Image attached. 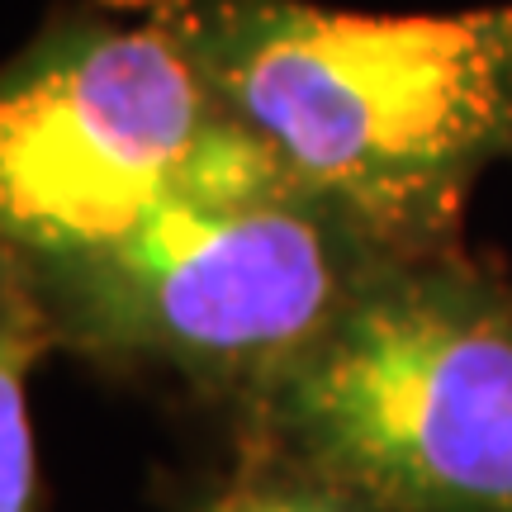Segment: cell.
I'll return each mask as SVG.
<instances>
[{
  "label": "cell",
  "mask_w": 512,
  "mask_h": 512,
  "mask_svg": "<svg viewBox=\"0 0 512 512\" xmlns=\"http://www.w3.org/2000/svg\"><path fill=\"white\" fill-rule=\"evenodd\" d=\"M252 147L152 5L72 0L0 62V261H76Z\"/></svg>",
  "instance_id": "4"
},
{
  "label": "cell",
  "mask_w": 512,
  "mask_h": 512,
  "mask_svg": "<svg viewBox=\"0 0 512 512\" xmlns=\"http://www.w3.org/2000/svg\"><path fill=\"white\" fill-rule=\"evenodd\" d=\"M200 512H370L328 479L299 470L290 460L256 451V460L233 484H223Z\"/></svg>",
  "instance_id": "6"
},
{
  "label": "cell",
  "mask_w": 512,
  "mask_h": 512,
  "mask_svg": "<svg viewBox=\"0 0 512 512\" xmlns=\"http://www.w3.org/2000/svg\"><path fill=\"white\" fill-rule=\"evenodd\" d=\"M247 418L370 512H512V290L394 261Z\"/></svg>",
  "instance_id": "3"
},
{
  "label": "cell",
  "mask_w": 512,
  "mask_h": 512,
  "mask_svg": "<svg viewBox=\"0 0 512 512\" xmlns=\"http://www.w3.org/2000/svg\"><path fill=\"white\" fill-rule=\"evenodd\" d=\"M394 266L252 147L124 238L24 275L57 351L261 403Z\"/></svg>",
  "instance_id": "2"
},
{
  "label": "cell",
  "mask_w": 512,
  "mask_h": 512,
  "mask_svg": "<svg viewBox=\"0 0 512 512\" xmlns=\"http://www.w3.org/2000/svg\"><path fill=\"white\" fill-rule=\"evenodd\" d=\"M57 351L24 275L0 261V512H43L29 384Z\"/></svg>",
  "instance_id": "5"
},
{
  "label": "cell",
  "mask_w": 512,
  "mask_h": 512,
  "mask_svg": "<svg viewBox=\"0 0 512 512\" xmlns=\"http://www.w3.org/2000/svg\"><path fill=\"white\" fill-rule=\"evenodd\" d=\"M228 119L394 261L456 256L479 176L512 157V0L380 15L318 0H143Z\"/></svg>",
  "instance_id": "1"
}]
</instances>
